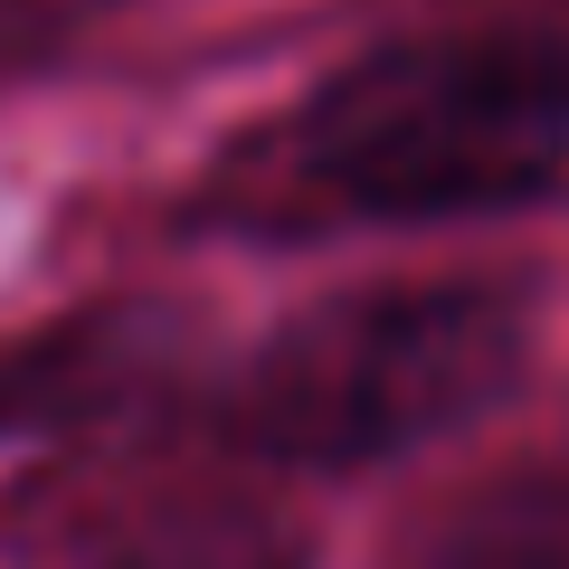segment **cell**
<instances>
[{
  "label": "cell",
  "mask_w": 569,
  "mask_h": 569,
  "mask_svg": "<svg viewBox=\"0 0 569 569\" xmlns=\"http://www.w3.org/2000/svg\"><path fill=\"white\" fill-rule=\"evenodd\" d=\"M284 162L361 219L531 200L569 162V20H475L370 48L313 86Z\"/></svg>",
  "instance_id": "obj_1"
},
{
  "label": "cell",
  "mask_w": 569,
  "mask_h": 569,
  "mask_svg": "<svg viewBox=\"0 0 569 569\" xmlns=\"http://www.w3.org/2000/svg\"><path fill=\"white\" fill-rule=\"evenodd\" d=\"M531 323L493 284H361L305 305L238 380V437L276 466H389L522 380Z\"/></svg>",
  "instance_id": "obj_2"
},
{
  "label": "cell",
  "mask_w": 569,
  "mask_h": 569,
  "mask_svg": "<svg viewBox=\"0 0 569 569\" xmlns=\"http://www.w3.org/2000/svg\"><path fill=\"white\" fill-rule=\"evenodd\" d=\"M162 361H171L162 313H77V323H48V332L0 351V437L133 408L142 389L162 380Z\"/></svg>",
  "instance_id": "obj_3"
},
{
  "label": "cell",
  "mask_w": 569,
  "mask_h": 569,
  "mask_svg": "<svg viewBox=\"0 0 569 569\" xmlns=\"http://www.w3.org/2000/svg\"><path fill=\"white\" fill-rule=\"evenodd\" d=\"M418 569H569V466H522L456 503Z\"/></svg>",
  "instance_id": "obj_4"
},
{
  "label": "cell",
  "mask_w": 569,
  "mask_h": 569,
  "mask_svg": "<svg viewBox=\"0 0 569 569\" xmlns=\"http://www.w3.org/2000/svg\"><path fill=\"white\" fill-rule=\"evenodd\" d=\"M96 569H305V550L257 503H171L133 522Z\"/></svg>",
  "instance_id": "obj_5"
}]
</instances>
